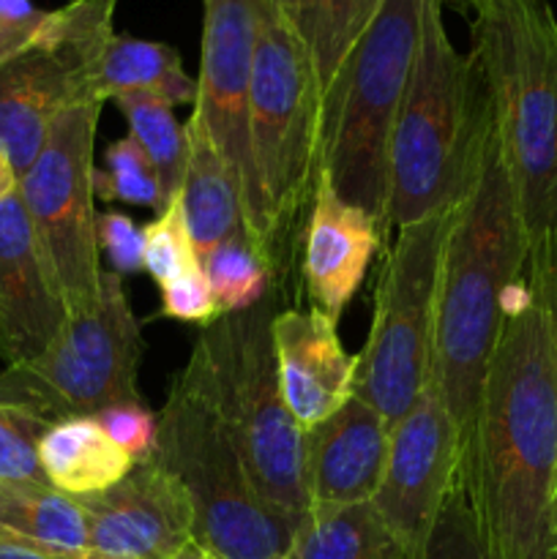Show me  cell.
<instances>
[{
  "label": "cell",
  "instance_id": "d6a6232c",
  "mask_svg": "<svg viewBox=\"0 0 557 559\" xmlns=\"http://www.w3.org/2000/svg\"><path fill=\"white\" fill-rule=\"evenodd\" d=\"M96 235L98 254L107 257L112 273L129 276V273L142 271V229L126 213H98Z\"/></svg>",
  "mask_w": 557,
  "mask_h": 559
},
{
  "label": "cell",
  "instance_id": "603a6c76",
  "mask_svg": "<svg viewBox=\"0 0 557 559\" xmlns=\"http://www.w3.org/2000/svg\"><path fill=\"white\" fill-rule=\"evenodd\" d=\"M102 96L104 102L147 96L173 107H194L197 76H189L180 52L169 44L115 33L102 60Z\"/></svg>",
  "mask_w": 557,
  "mask_h": 559
},
{
  "label": "cell",
  "instance_id": "2e32d148",
  "mask_svg": "<svg viewBox=\"0 0 557 559\" xmlns=\"http://www.w3.org/2000/svg\"><path fill=\"white\" fill-rule=\"evenodd\" d=\"M69 322L60 289L38 246L20 191L0 202V358H38Z\"/></svg>",
  "mask_w": 557,
  "mask_h": 559
},
{
  "label": "cell",
  "instance_id": "d590c367",
  "mask_svg": "<svg viewBox=\"0 0 557 559\" xmlns=\"http://www.w3.org/2000/svg\"><path fill=\"white\" fill-rule=\"evenodd\" d=\"M16 186H20V175H16L11 158L0 151V202H3L5 197L14 194Z\"/></svg>",
  "mask_w": 557,
  "mask_h": 559
},
{
  "label": "cell",
  "instance_id": "ac0fdd59",
  "mask_svg": "<svg viewBox=\"0 0 557 559\" xmlns=\"http://www.w3.org/2000/svg\"><path fill=\"white\" fill-rule=\"evenodd\" d=\"M388 442L391 424L355 393L339 413L304 431V478L311 508L375 500L386 473Z\"/></svg>",
  "mask_w": 557,
  "mask_h": 559
},
{
  "label": "cell",
  "instance_id": "277c9868",
  "mask_svg": "<svg viewBox=\"0 0 557 559\" xmlns=\"http://www.w3.org/2000/svg\"><path fill=\"white\" fill-rule=\"evenodd\" d=\"M446 3V0H442ZM470 25L524 233L557 229V14L549 0H453Z\"/></svg>",
  "mask_w": 557,
  "mask_h": 559
},
{
  "label": "cell",
  "instance_id": "83f0119b",
  "mask_svg": "<svg viewBox=\"0 0 557 559\" xmlns=\"http://www.w3.org/2000/svg\"><path fill=\"white\" fill-rule=\"evenodd\" d=\"M202 262L197 257V246L191 240L186 224L180 197L158 213L147 227H142V271L151 273L153 282L162 284L183 276L189 271H200Z\"/></svg>",
  "mask_w": 557,
  "mask_h": 559
},
{
  "label": "cell",
  "instance_id": "ba28073f",
  "mask_svg": "<svg viewBox=\"0 0 557 559\" xmlns=\"http://www.w3.org/2000/svg\"><path fill=\"white\" fill-rule=\"evenodd\" d=\"M156 420L153 459L183 484L197 544L216 559H287L298 527L257 489L191 360Z\"/></svg>",
  "mask_w": 557,
  "mask_h": 559
},
{
  "label": "cell",
  "instance_id": "60d3db41",
  "mask_svg": "<svg viewBox=\"0 0 557 559\" xmlns=\"http://www.w3.org/2000/svg\"><path fill=\"white\" fill-rule=\"evenodd\" d=\"M87 559H98V557H87Z\"/></svg>",
  "mask_w": 557,
  "mask_h": 559
},
{
  "label": "cell",
  "instance_id": "5b68a950",
  "mask_svg": "<svg viewBox=\"0 0 557 559\" xmlns=\"http://www.w3.org/2000/svg\"><path fill=\"white\" fill-rule=\"evenodd\" d=\"M426 0H382L320 102V169L388 229L391 136L413 74Z\"/></svg>",
  "mask_w": 557,
  "mask_h": 559
},
{
  "label": "cell",
  "instance_id": "b9f144b4",
  "mask_svg": "<svg viewBox=\"0 0 557 559\" xmlns=\"http://www.w3.org/2000/svg\"><path fill=\"white\" fill-rule=\"evenodd\" d=\"M287 559H293V557H287Z\"/></svg>",
  "mask_w": 557,
  "mask_h": 559
},
{
  "label": "cell",
  "instance_id": "d6986e66",
  "mask_svg": "<svg viewBox=\"0 0 557 559\" xmlns=\"http://www.w3.org/2000/svg\"><path fill=\"white\" fill-rule=\"evenodd\" d=\"M380 246L382 233L375 218L353 202L342 200L320 169L315 200L304 224L300 254L309 306L339 322Z\"/></svg>",
  "mask_w": 557,
  "mask_h": 559
},
{
  "label": "cell",
  "instance_id": "d4e9b609",
  "mask_svg": "<svg viewBox=\"0 0 557 559\" xmlns=\"http://www.w3.org/2000/svg\"><path fill=\"white\" fill-rule=\"evenodd\" d=\"M118 109L129 123V136L142 147L156 173L158 186V213L167 211L180 197L189 164V136L186 123L175 118L173 104L147 96L115 98Z\"/></svg>",
  "mask_w": 557,
  "mask_h": 559
},
{
  "label": "cell",
  "instance_id": "3957f363",
  "mask_svg": "<svg viewBox=\"0 0 557 559\" xmlns=\"http://www.w3.org/2000/svg\"><path fill=\"white\" fill-rule=\"evenodd\" d=\"M495 131V107L478 60L459 52L442 0H426L420 44L388 158V229L446 207L473 189Z\"/></svg>",
  "mask_w": 557,
  "mask_h": 559
},
{
  "label": "cell",
  "instance_id": "7c38bea8",
  "mask_svg": "<svg viewBox=\"0 0 557 559\" xmlns=\"http://www.w3.org/2000/svg\"><path fill=\"white\" fill-rule=\"evenodd\" d=\"M102 109V102L66 109L16 186L69 314L91 311L102 295L104 267L93 205V153Z\"/></svg>",
  "mask_w": 557,
  "mask_h": 559
},
{
  "label": "cell",
  "instance_id": "f1b7e54d",
  "mask_svg": "<svg viewBox=\"0 0 557 559\" xmlns=\"http://www.w3.org/2000/svg\"><path fill=\"white\" fill-rule=\"evenodd\" d=\"M93 191L104 202H129L158 211L156 173L131 136L115 140L107 147L104 167L93 169Z\"/></svg>",
  "mask_w": 557,
  "mask_h": 559
},
{
  "label": "cell",
  "instance_id": "e0dca14e",
  "mask_svg": "<svg viewBox=\"0 0 557 559\" xmlns=\"http://www.w3.org/2000/svg\"><path fill=\"white\" fill-rule=\"evenodd\" d=\"M273 358L284 404L309 431L347 404L355 388V355L339 338V322L315 306L282 309L271 322Z\"/></svg>",
  "mask_w": 557,
  "mask_h": 559
},
{
  "label": "cell",
  "instance_id": "ab89813d",
  "mask_svg": "<svg viewBox=\"0 0 557 559\" xmlns=\"http://www.w3.org/2000/svg\"><path fill=\"white\" fill-rule=\"evenodd\" d=\"M293 3H295V0H278V5H282V9L287 11V14H289V11H293Z\"/></svg>",
  "mask_w": 557,
  "mask_h": 559
},
{
  "label": "cell",
  "instance_id": "6da1fadb",
  "mask_svg": "<svg viewBox=\"0 0 557 559\" xmlns=\"http://www.w3.org/2000/svg\"><path fill=\"white\" fill-rule=\"evenodd\" d=\"M462 495L486 559H557V317L528 267L481 382Z\"/></svg>",
  "mask_w": 557,
  "mask_h": 559
},
{
  "label": "cell",
  "instance_id": "7402d4cb",
  "mask_svg": "<svg viewBox=\"0 0 557 559\" xmlns=\"http://www.w3.org/2000/svg\"><path fill=\"white\" fill-rule=\"evenodd\" d=\"M0 524L38 551L87 559V513L80 497L49 484L0 480Z\"/></svg>",
  "mask_w": 557,
  "mask_h": 559
},
{
  "label": "cell",
  "instance_id": "7a4b0ae2",
  "mask_svg": "<svg viewBox=\"0 0 557 559\" xmlns=\"http://www.w3.org/2000/svg\"><path fill=\"white\" fill-rule=\"evenodd\" d=\"M528 251L495 120L478 178L453 216L437 287L435 385L462 435V453L481 382L506 322L508 295L522 278Z\"/></svg>",
  "mask_w": 557,
  "mask_h": 559
},
{
  "label": "cell",
  "instance_id": "74e56055",
  "mask_svg": "<svg viewBox=\"0 0 557 559\" xmlns=\"http://www.w3.org/2000/svg\"><path fill=\"white\" fill-rule=\"evenodd\" d=\"M173 559H216V557H213L208 549H202V546L197 544V540H191V544H186L183 549H180Z\"/></svg>",
  "mask_w": 557,
  "mask_h": 559
},
{
  "label": "cell",
  "instance_id": "30bf717a",
  "mask_svg": "<svg viewBox=\"0 0 557 559\" xmlns=\"http://www.w3.org/2000/svg\"><path fill=\"white\" fill-rule=\"evenodd\" d=\"M145 355L123 276L102 273V295L91 311L69 322L38 358L0 371V404L22 409L47 426L96 418L115 404L142 402L140 364Z\"/></svg>",
  "mask_w": 557,
  "mask_h": 559
},
{
  "label": "cell",
  "instance_id": "4316f807",
  "mask_svg": "<svg viewBox=\"0 0 557 559\" xmlns=\"http://www.w3.org/2000/svg\"><path fill=\"white\" fill-rule=\"evenodd\" d=\"M208 284H211L213 300L218 314H240L265 300L271 271L254 243L246 238L229 240L218 246L205 262H202Z\"/></svg>",
  "mask_w": 557,
  "mask_h": 559
},
{
  "label": "cell",
  "instance_id": "4dcf8cb0",
  "mask_svg": "<svg viewBox=\"0 0 557 559\" xmlns=\"http://www.w3.org/2000/svg\"><path fill=\"white\" fill-rule=\"evenodd\" d=\"M96 420L104 429V435L134 464L147 462L153 451H156L158 420L142 402L115 404V407L98 413Z\"/></svg>",
  "mask_w": 557,
  "mask_h": 559
},
{
  "label": "cell",
  "instance_id": "8992f818",
  "mask_svg": "<svg viewBox=\"0 0 557 559\" xmlns=\"http://www.w3.org/2000/svg\"><path fill=\"white\" fill-rule=\"evenodd\" d=\"M249 147L276 276L304 233L320 178V85L309 49L278 0H262L249 85Z\"/></svg>",
  "mask_w": 557,
  "mask_h": 559
},
{
  "label": "cell",
  "instance_id": "9c48e42d",
  "mask_svg": "<svg viewBox=\"0 0 557 559\" xmlns=\"http://www.w3.org/2000/svg\"><path fill=\"white\" fill-rule=\"evenodd\" d=\"M457 207L399 227L377 276L375 314L355 355L353 393L391 426L435 380L437 287Z\"/></svg>",
  "mask_w": 557,
  "mask_h": 559
},
{
  "label": "cell",
  "instance_id": "f546056e",
  "mask_svg": "<svg viewBox=\"0 0 557 559\" xmlns=\"http://www.w3.org/2000/svg\"><path fill=\"white\" fill-rule=\"evenodd\" d=\"M44 431V420L0 404V480L47 484L38 464V440Z\"/></svg>",
  "mask_w": 557,
  "mask_h": 559
},
{
  "label": "cell",
  "instance_id": "1f68e13d",
  "mask_svg": "<svg viewBox=\"0 0 557 559\" xmlns=\"http://www.w3.org/2000/svg\"><path fill=\"white\" fill-rule=\"evenodd\" d=\"M158 289H162V309H158L162 317H169V320L178 322H194V325L202 328L211 325V322H216L222 317L202 267L200 271L183 273V276L162 284Z\"/></svg>",
  "mask_w": 557,
  "mask_h": 559
},
{
  "label": "cell",
  "instance_id": "cb8c5ba5",
  "mask_svg": "<svg viewBox=\"0 0 557 559\" xmlns=\"http://www.w3.org/2000/svg\"><path fill=\"white\" fill-rule=\"evenodd\" d=\"M293 559H407L371 502L311 508L295 530Z\"/></svg>",
  "mask_w": 557,
  "mask_h": 559
},
{
  "label": "cell",
  "instance_id": "ffe728a7",
  "mask_svg": "<svg viewBox=\"0 0 557 559\" xmlns=\"http://www.w3.org/2000/svg\"><path fill=\"white\" fill-rule=\"evenodd\" d=\"M186 136H189V164L180 189V205L197 246V257L205 262L218 246L238 238L251 240V235L238 183L213 136L208 134L205 123L194 112L186 120Z\"/></svg>",
  "mask_w": 557,
  "mask_h": 559
},
{
  "label": "cell",
  "instance_id": "44dd1931",
  "mask_svg": "<svg viewBox=\"0 0 557 559\" xmlns=\"http://www.w3.org/2000/svg\"><path fill=\"white\" fill-rule=\"evenodd\" d=\"M38 464L47 484L71 497L98 495L120 484L134 467L96 418H69L47 426L38 440Z\"/></svg>",
  "mask_w": 557,
  "mask_h": 559
},
{
  "label": "cell",
  "instance_id": "8fae6325",
  "mask_svg": "<svg viewBox=\"0 0 557 559\" xmlns=\"http://www.w3.org/2000/svg\"><path fill=\"white\" fill-rule=\"evenodd\" d=\"M118 0H71L49 11L36 41L0 60V151L25 175L52 123L76 104L102 102V60Z\"/></svg>",
  "mask_w": 557,
  "mask_h": 559
},
{
  "label": "cell",
  "instance_id": "8d00e7d4",
  "mask_svg": "<svg viewBox=\"0 0 557 559\" xmlns=\"http://www.w3.org/2000/svg\"><path fill=\"white\" fill-rule=\"evenodd\" d=\"M0 559H63V557L31 549V546H0Z\"/></svg>",
  "mask_w": 557,
  "mask_h": 559
},
{
  "label": "cell",
  "instance_id": "5bb4252c",
  "mask_svg": "<svg viewBox=\"0 0 557 559\" xmlns=\"http://www.w3.org/2000/svg\"><path fill=\"white\" fill-rule=\"evenodd\" d=\"M462 484V435L435 380L391 426L388 462L371 508L404 557L420 559L448 497Z\"/></svg>",
  "mask_w": 557,
  "mask_h": 559
},
{
  "label": "cell",
  "instance_id": "f35d334b",
  "mask_svg": "<svg viewBox=\"0 0 557 559\" xmlns=\"http://www.w3.org/2000/svg\"><path fill=\"white\" fill-rule=\"evenodd\" d=\"M0 546H31V544H27V540H22L20 535H14L9 527H3V524H0Z\"/></svg>",
  "mask_w": 557,
  "mask_h": 559
},
{
  "label": "cell",
  "instance_id": "836d02e7",
  "mask_svg": "<svg viewBox=\"0 0 557 559\" xmlns=\"http://www.w3.org/2000/svg\"><path fill=\"white\" fill-rule=\"evenodd\" d=\"M47 20L49 11L38 9L31 0H0V60L31 47Z\"/></svg>",
  "mask_w": 557,
  "mask_h": 559
},
{
  "label": "cell",
  "instance_id": "484cf974",
  "mask_svg": "<svg viewBox=\"0 0 557 559\" xmlns=\"http://www.w3.org/2000/svg\"><path fill=\"white\" fill-rule=\"evenodd\" d=\"M380 3L382 0H295L293 3L289 16L309 49L320 85V102Z\"/></svg>",
  "mask_w": 557,
  "mask_h": 559
},
{
  "label": "cell",
  "instance_id": "9a60e30c",
  "mask_svg": "<svg viewBox=\"0 0 557 559\" xmlns=\"http://www.w3.org/2000/svg\"><path fill=\"white\" fill-rule=\"evenodd\" d=\"M87 513V557L173 559L194 540V508L158 459L131 467L120 484L80 497Z\"/></svg>",
  "mask_w": 557,
  "mask_h": 559
},
{
  "label": "cell",
  "instance_id": "52a82bcc",
  "mask_svg": "<svg viewBox=\"0 0 557 559\" xmlns=\"http://www.w3.org/2000/svg\"><path fill=\"white\" fill-rule=\"evenodd\" d=\"M273 300L205 325L191 349L205 391L238 445L251 480L298 527L311 511L304 478V431L289 415L273 358Z\"/></svg>",
  "mask_w": 557,
  "mask_h": 559
},
{
  "label": "cell",
  "instance_id": "e575fe53",
  "mask_svg": "<svg viewBox=\"0 0 557 559\" xmlns=\"http://www.w3.org/2000/svg\"><path fill=\"white\" fill-rule=\"evenodd\" d=\"M528 273L535 282L544 287L546 298H549L552 311L557 317V229L541 235L530 243L528 251Z\"/></svg>",
  "mask_w": 557,
  "mask_h": 559
},
{
  "label": "cell",
  "instance_id": "4fadbf2b",
  "mask_svg": "<svg viewBox=\"0 0 557 559\" xmlns=\"http://www.w3.org/2000/svg\"><path fill=\"white\" fill-rule=\"evenodd\" d=\"M260 5L262 0H202V52L191 112L222 151L244 200L251 243L265 260V211L249 147V85Z\"/></svg>",
  "mask_w": 557,
  "mask_h": 559
}]
</instances>
